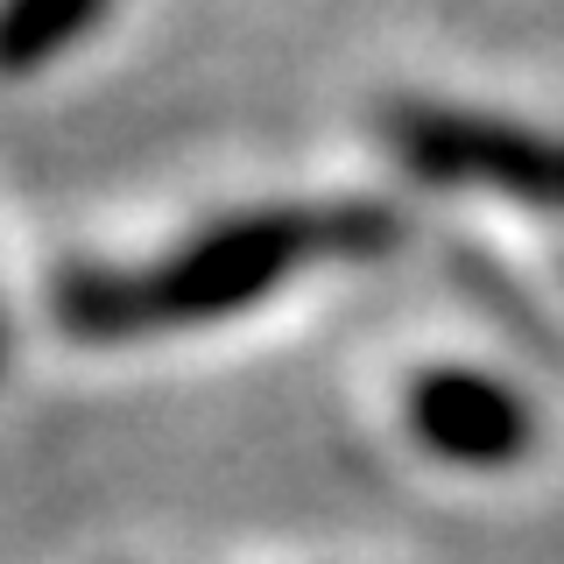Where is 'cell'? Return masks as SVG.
Masks as SVG:
<instances>
[{"label":"cell","mask_w":564,"mask_h":564,"mask_svg":"<svg viewBox=\"0 0 564 564\" xmlns=\"http://www.w3.org/2000/svg\"><path fill=\"white\" fill-rule=\"evenodd\" d=\"M388 240V219L367 205H296V212H254V219L212 226L191 247L141 275H85L64 290V325L85 339H134L155 325H198L219 311H247L269 296L275 282L325 254H352V247Z\"/></svg>","instance_id":"cell-1"},{"label":"cell","mask_w":564,"mask_h":564,"mask_svg":"<svg viewBox=\"0 0 564 564\" xmlns=\"http://www.w3.org/2000/svg\"><path fill=\"white\" fill-rule=\"evenodd\" d=\"M416 431L445 458H508L516 452V402L473 375H431L416 388Z\"/></svg>","instance_id":"cell-2"},{"label":"cell","mask_w":564,"mask_h":564,"mask_svg":"<svg viewBox=\"0 0 564 564\" xmlns=\"http://www.w3.org/2000/svg\"><path fill=\"white\" fill-rule=\"evenodd\" d=\"M106 8H113V0H8V8H0V70L14 78V70L50 64L64 43H78Z\"/></svg>","instance_id":"cell-3"}]
</instances>
